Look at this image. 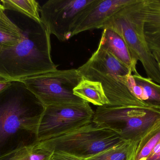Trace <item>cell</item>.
<instances>
[{
	"label": "cell",
	"instance_id": "obj_13",
	"mask_svg": "<svg viewBox=\"0 0 160 160\" xmlns=\"http://www.w3.org/2000/svg\"><path fill=\"white\" fill-rule=\"evenodd\" d=\"M144 30L151 51H160V0H144Z\"/></svg>",
	"mask_w": 160,
	"mask_h": 160
},
{
	"label": "cell",
	"instance_id": "obj_14",
	"mask_svg": "<svg viewBox=\"0 0 160 160\" xmlns=\"http://www.w3.org/2000/svg\"><path fill=\"white\" fill-rule=\"evenodd\" d=\"M0 10V54L18 45L24 38V29L20 28Z\"/></svg>",
	"mask_w": 160,
	"mask_h": 160
},
{
	"label": "cell",
	"instance_id": "obj_22",
	"mask_svg": "<svg viewBox=\"0 0 160 160\" xmlns=\"http://www.w3.org/2000/svg\"><path fill=\"white\" fill-rule=\"evenodd\" d=\"M13 81L9 80L0 77V92L5 89L11 84Z\"/></svg>",
	"mask_w": 160,
	"mask_h": 160
},
{
	"label": "cell",
	"instance_id": "obj_17",
	"mask_svg": "<svg viewBox=\"0 0 160 160\" xmlns=\"http://www.w3.org/2000/svg\"><path fill=\"white\" fill-rule=\"evenodd\" d=\"M53 153L35 143L5 155L0 160H50Z\"/></svg>",
	"mask_w": 160,
	"mask_h": 160
},
{
	"label": "cell",
	"instance_id": "obj_15",
	"mask_svg": "<svg viewBox=\"0 0 160 160\" xmlns=\"http://www.w3.org/2000/svg\"><path fill=\"white\" fill-rule=\"evenodd\" d=\"M74 95L88 103L98 107L109 105V101L105 95L101 84L83 79L74 88Z\"/></svg>",
	"mask_w": 160,
	"mask_h": 160
},
{
	"label": "cell",
	"instance_id": "obj_16",
	"mask_svg": "<svg viewBox=\"0 0 160 160\" xmlns=\"http://www.w3.org/2000/svg\"><path fill=\"white\" fill-rule=\"evenodd\" d=\"M138 143L123 140L114 146L84 160H133Z\"/></svg>",
	"mask_w": 160,
	"mask_h": 160
},
{
	"label": "cell",
	"instance_id": "obj_21",
	"mask_svg": "<svg viewBox=\"0 0 160 160\" xmlns=\"http://www.w3.org/2000/svg\"><path fill=\"white\" fill-rule=\"evenodd\" d=\"M147 160H160V141Z\"/></svg>",
	"mask_w": 160,
	"mask_h": 160
},
{
	"label": "cell",
	"instance_id": "obj_5",
	"mask_svg": "<svg viewBox=\"0 0 160 160\" xmlns=\"http://www.w3.org/2000/svg\"><path fill=\"white\" fill-rule=\"evenodd\" d=\"M122 141L116 132L91 121L79 127L35 143L50 151H61L84 160Z\"/></svg>",
	"mask_w": 160,
	"mask_h": 160
},
{
	"label": "cell",
	"instance_id": "obj_3",
	"mask_svg": "<svg viewBox=\"0 0 160 160\" xmlns=\"http://www.w3.org/2000/svg\"><path fill=\"white\" fill-rule=\"evenodd\" d=\"M78 70L83 79L101 84L109 105L153 108L132 94L127 81L132 72L101 43L90 58Z\"/></svg>",
	"mask_w": 160,
	"mask_h": 160
},
{
	"label": "cell",
	"instance_id": "obj_1",
	"mask_svg": "<svg viewBox=\"0 0 160 160\" xmlns=\"http://www.w3.org/2000/svg\"><path fill=\"white\" fill-rule=\"evenodd\" d=\"M44 108L21 81L0 92V157L35 143Z\"/></svg>",
	"mask_w": 160,
	"mask_h": 160
},
{
	"label": "cell",
	"instance_id": "obj_8",
	"mask_svg": "<svg viewBox=\"0 0 160 160\" xmlns=\"http://www.w3.org/2000/svg\"><path fill=\"white\" fill-rule=\"evenodd\" d=\"M94 115L87 102L44 107L38 126L36 142L84 126L92 121Z\"/></svg>",
	"mask_w": 160,
	"mask_h": 160
},
{
	"label": "cell",
	"instance_id": "obj_25",
	"mask_svg": "<svg viewBox=\"0 0 160 160\" xmlns=\"http://www.w3.org/2000/svg\"><path fill=\"white\" fill-rule=\"evenodd\" d=\"M158 65L159 70L160 73V64H158Z\"/></svg>",
	"mask_w": 160,
	"mask_h": 160
},
{
	"label": "cell",
	"instance_id": "obj_10",
	"mask_svg": "<svg viewBox=\"0 0 160 160\" xmlns=\"http://www.w3.org/2000/svg\"><path fill=\"white\" fill-rule=\"evenodd\" d=\"M133 0H98L80 18L74 26L72 36L82 32L101 29L104 23Z\"/></svg>",
	"mask_w": 160,
	"mask_h": 160
},
{
	"label": "cell",
	"instance_id": "obj_4",
	"mask_svg": "<svg viewBox=\"0 0 160 160\" xmlns=\"http://www.w3.org/2000/svg\"><path fill=\"white\" fill-rule=\"evenodd\" d=\"M144 0H133L110 17L101 29L109 28L126 42L133 59L141 62L147 77L160 85L158 65L146 39Z\"/></svg>",
	"mask_w": 160,
	"mask_h": 160
},
{
	"label": "cell",
	"instance_id": "obj_18",
	"mask_svg": "<svg viewBox=\"0 0 160 160\" xmlns=\"http://www.w3.org/2000/svg\"><path fill=\"white\" fill-rule=\"evenodd\" d=\"M160 141V121L138 143L133 160H147Z\"/></svg>",
	"mask_w": 160,
	"mask_h": 160
},
{
	"label": "cell",
	"instance_id": "obj_20",
	"mask_svg": "<svg viewBox=\"0 0 160 160\" xmlns=\"http://www.w3.org/2000/svg\"><path fill=\"white\" fill-rule=\"evenodd\" d=\"M50 160H84L61 151H53Z\"/></svg>",
	"mask_w": 160,
	"mask_h": 160
},
{
	"label": "cell",
	"instance_id": "obj_12",
	"mask_svg": "<svg viewBox=\"0 0 160 160\" xmlns=\"http://www.w3.org/2000/svg\"><path fill=\"white\" fill-rule=\"evenodd\" d=\"M99 43L132 73L138 72L137 62L133 59L124 39L117 33L109 28L103 29Z\"/></svg>",
	"mask_w": 160,
	"mask_h": 160
},
{
	"label": "cell",
	"instance_id": "obj_23",
	"mask_svg": "<svg viewBox=\"0 0 160 160\" xmlns=\"http://www.w3.org/2000/svg\"><path fill=\"white\" fill-rule=\"evenodd\" d=\"M152 54L155 60L157 61L158 64H160V51L157 50H153L151 51Z\"/></svg>",
	"mask_w": 160,
	"mask_h": 160
},
{
	"label": "cell",
	"instance_id": "obj_7",
	"mask_svg": "<svg viewBox=\"0 0 160 160\" xmlns=\"http://www.w3.org/2000/svg\"><path fill=\"white\" fill-rule=\"evenodd\" d=\"M83 80L78 69L52 71L21 80L39 100L44 107L86 102L73 93Z\"/></svg>",
	"mask_w": 160,
	"mask_h": 160
},
{
	"label": "cell",
	"instance_id": "obj_24",
	"mask_svg": "<svg viewBox=\"0 0 160 160\" xmlns=\"http://www.w3.org/2000/svg\"><path fill=\"white\" fill-rule=\"evenodd\" d=\"M0 10H5L3 6L2 5V4L0 3Z\"/></svg>",
	"mask_w": 160,
	"mask_h": 160
},
{
	"label": "cell",
	"instance_id": "obj_19",
	"mask_svg": "<svg viewBox=\"0 0 160 160\" xmlns=\"http://www.w3.org/2000/svg\"><path fill=\"white\" fill-rule=\"evenodd\" d=\"M5 9L18 11L37 21L40 22L39 4L34 0H2Z\"/></svg>",
	"mask_w": 160,
	"mask_h": 160
},
{
	"label": "cell",
	"instance_id": "obj_2",
	"mask_svg": "<svg viewBox=\"0 0 160 160\" xmlns=\"http://www.w3.org/2000/svg\"><path fill=\"white\" fill-rule=\"evenodd\" d=\"M23 29L21 42L0 54V77L9 80H22L57 69L52 58L48 28L27 17Z\"/></svg>",
	"mask_w": 160,
	"mask_h": 160
},
{
	"label": "cell",
	"instance_id": "obj_11",
	"mask_svg": "<svg viewBox=\"0 0 160 160\" xmlns=\"http://www.w3.org/2000/svg\"><path fill=\"white\" fill-rule=\"evenodd\" d=\"M129 90L137 99L151 108L160 110V85L139 72L132 73L128 78Z\"/></svg>",
	"mask_w": 160,
	"mask_h": 160
},
{
	"label": "cell",
	"instance_id": "obj_9",
	"mask_svg": "<svg viewBox=\"0 0 160 160\" xmlns=\"http://www.w3.org/2000/svg\"><path fill=\"white\" fill-rule=\"evenodd\" d=\"M98 0H49L40 8L41 22L50 34L61 41L72 37V31L83 14Z\"/></svg>",
	"mask_w": 160,
	"mask_h": 160
},
{
	"label": "cell",
	"instance_id": "obj_6",
	"mask_svg": "<svg viewBox=\"0 0 160 160\" xmlns=\"http://www.w3.org/2000/svg\"><path fill=\"white\" fill-rule=\"evenodd\" d=\"M92 121L116 132L124 141L139 142L160 121V110L104 105L97 108Z\"/></svg>",
	"mask_w": 160,
	"mask_h": 160
}]
</instances>
